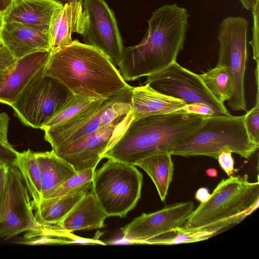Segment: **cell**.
<instances>
[{
    "mask_svg": "<svg viewBox=\"0 0 259 259\" xmlns=\"http://www.w3.org/2000/svg\"><path fill=\"white\" fill-rule=\"evenodd\" d=\"M18 151L12 146H8L0 143V162L7 165H15Z\"/></svg>",
    "mask_w": 259,
    "mask_h": 259,
    "instance_id": "obj_32",
    "label": "cell"
},
{
    "mask_svg": "<svg viewBox=\"0 0 259 259\" xmlns=\"http://www.w3.org/2000/svg\"><path fill=\"white\" fill-rule=\"evenodd\" d=\"M240 116H205L196 130L178 142L170 152L171 155L185 157L205 156L217 160L223 152L228 151L248 159L259 145L248 137Z\"/></svg>",
    "mask_w": 259,
    "mask_h": 259,
    "instance_id": "obj_5",
    "label": "cell"
},
{
    "mask_svg": "<svg viewBox=\"0 0 259 259\" xmlns=\"http://www.w3.org/2000/svg\"><path fill=\"white\" fill-rule=\"evenodd\" d=\"M0 11H1V9H0Z\"/></svg>",
    "mask_w": 259,
    "mask_h": 259,
    "instance_id": "obj_45",
    "label": "cell"
},
{
    "mask_svg": "<svg viewBox=\"0 0 259 259\" xmlns=\"http://www.w3.org/2000/svg\"><path fill=\"white\" fill-rule=\"evenodd\" d=\"M133 87L127 85L106 98L95 100L86 109L63 124L45 130L52 150L67 145L109 125L132 111Z\"/></svg>",
    "mask_w": 259,
    "mask_h": 259,
    "instance_id": "obj_7",
    "label": "cell"
},
{
    "mask_svg": "<svg viewBox=\"0 0 259 259\" xmlns=\"http://www.w3.org/2000/svg\"><path fill=\"white\" fill-rule=\"evenodd\" d=\"M43 73L73 95L93 99L108 97L128 85L105 55L77 40L52 51Z\"/></svg>",
    "mask_w": 259,
    "mask_h": 259,
    "instance_id": "obj_2",
    "label": "cell"
},
{
    "mask_svg": "<svg viewBox=\"0 0 259 259\" xmlns=\"http://www.w3.org/2000/svg\"><path fill=\"white\" fill-rule=\"evenodd\" d=\"M11 0H0V9L3 10L5 9L9 4Z\"/></svg>",
    "mask_w": 259,
    "mask_h": 259,
    "instance_id": "obj_40",
    "label": "cell"
},
{
    "mask_svg": "<svg viewBox=\"0 0 259 259\" xmlns=\"http://www.w3.org/2000/svg\"><path fill=\"white\" fill-rule=\"evenodd\" d=\"M86 23L83 36L84 44L105 55L118 66L124 47L114 14L104 0H82Z\"/></svg>",
    "mask_w": 259,
    "mask_h": 259,
    "instance_id": "obj_12",
    "label": "cell"
},
{
    "mask_svg": "<svg viewBox=\"0 0 259 259\" xmlns=\"http://www.w3.org/2000/svg\"><path fill=\"white\" fill-rule=\"evenodd\" d=\"M217 160L220 167L228 177L232 176L234 171V160L232 153L223 152L218 156Z\"/></svg>",
    "mask_w": 259,
    "mask_h": 259,
    "instance_id": "obj_33",
    "label": "cell"
},
{
    "mask_svg": "<svg viewBox=\"0 0 259 259\" xmlns=\"http://www.w3.org/2000/svg\"><path fill=\"white\" fill-rule=\"evenodd\" d=\"M189 14L177 4H165L152 13L147 30L137 45L124 49L118 65L125 81L148 76L176 62L184 49Z\"/></svg>",
    "mask_w": 259,
    "mask_h": 259,
    "instance_id": "obj_1",
    "label": "cell"
},
{
    "mask_svg": "<svg viewBox=\"0 0 259 259\" xmlns=\"http://www.w3.org/2000/svg\"><path fill=\"white\" fill-rule=\"evenodd\" d=\"M35 155L42 174V200L48 198L76 171L69 163L58 156L53 150L35 152Z\"/></svg>",
    "mask_w": 259,
    "mask_h": 259,
    "instance_id": "obj_21",
    "label": "cell"
},
{
    "mask_svg": "<svg viewBox=\"0 0 259 259\" xmlns=\"http://www.w3.org/2000/svg\"><path fill=\"white\" fill-rule=\"evenodd\" d=\"M85 23L82 0H68L57 8L49 26L52 52L70 44L73 33L82 35Z\"/></svg>",
    "mask_w": 259,
    "mask_h": 259,
    "instance_id": "obj_18",
    "label": "cell"
},
{
    "mask_svg": "<svg viewBox=\"0 0 259 259\" xmlns=\"http://www.w3.org/2000/svg\"><path fill=\"white\" fill-rule=\"evenodd\" d=\"M205 116L172 113L132 118L103 158L135 165L150 155L170 153L178 142L201 125Z\"/></svg>",
    "mask_w": 259,
    "mask_h": 259,
    "instance_id": "obj_3",
    "label": "cell"
},
{
    "mask_svg": "<svg viewBox=\"0 0 259 259\" xmlns=\"http://www.w3.org/2000/svg\"><path fill=\"white\" fill-rule=\"evenodd\" d=\"M17 60L4 46L0 49V73L6 74Z\"/></svg>",
    "mask_w": 259,
    "mask_h": 259,
    "instance_id": "obj_34",
    "label": "cell"
},
{
    "mask_svg": "<svg viewBox=\"0 0 259 259\" xmlns=\"http://www.w3.org/2000/svg\"><path fill=\"white\" fill-rule=\"evenodd\" d=\"M0 23H1V22H0Z\"/></svg>",
    "mask_w": 259,
    "mask_h": 259,
    "instance_id": "obj_46",
    "label": "cell"
},
{
    "mask_svg": "<svg viewBox=\"0 0 259 259\" xmlns=\"http://www.w3.org/2000/svg\"><path fill=\"white\" fill-rule=\"evenodd\" d=\"M43 70L31 79L11 106L24 125L41 130L73 95L57 80L45 75Z\"/></svg>",
    "mask_w": 259,
    "mask_h": 259,
    "instance_id": "obj_8",
    "label": "cell"
},
{
    "mask_svg": "<svg viewBox=\"0 0 259 259\" xmlns=\"http://www.w3.org/2000/svg\"><path fill=\"white\" fill-rule=\"evenodd\" d=\"M142 168L150 177L161 201L164 202L172 181L174 164L171 155L163 152L150 155L135 164Z\"/></svg>",
    "mask_w": 259,
    "mask_h": 259,
    "instance_id": "obj_22",
    "label": "cell"
},
{
    "mask_svg": "<svg viewBox=\"0 0 259 259\" xmlns=\"http://www.w3.org/2000/svg\"><path fill=\"white\" fill-rule=\"evenodd\" d=\"M194 209L192 201L175 203L151 213H143L121 228L127 241L145 243L173 229L182 227Z\"/></svg>",
    "mask_w": 259,
    "mask_h": 259,
    "instance_id": "obj_14",
    "label": "cell"
},
{
    "mask_svg": "<svg viewBox=\"0 0 259 259\" xmlns=\"http://www.w3.org/2000/svg\"><path fill=\"white\" fill-rule=\"evenodd\" d=\"M248 22L241 16H229L220 24V47L217 65L226 67L232 82V93L227 104L234 111H246L244 79L247 61Z\"/></svg>",
    "mask_w": 259,
    "mask_h": 259,
    "instance_id": "obj_9",
    "label": "cell"
},
{
    "mask_svg": "<svg viewBox=\"0 0 259 259\" xmlns=\"http://www.w3.org/2000/svg\"><path fill=\"white\" fill-rule=\"evenodd\" d=\"M95 170L89 168L76 172L55 190L48 198L71 195L83 190H91Z\"/></svg>",
    "mask_w": 259,
    "mask_h": 259,
    "instance_id": "obj_28",
    "label": "cell"
},
{
    "mask_svg": "<svg viewBox=\"0 0 259 259\" xmlns=\"http://www.w3.org/2000/svg\"><path fill=\"white\" fill-rule=\"evenodd\" d=\"M244 123L251 141L259 145V89L256 87L254 106L244 114Z\"/></svg>",
    "mask_w": 259,
    "mask_h": 259,
    "instance_id": "obj_29",
    "label": "cell"
},
{
    "mask_svg": "<svg viewBox=\"0 0 259 259\" xmlns=\"http://www.w3.org/2000/svg\"><path fill=\"white\" fill-rule=\"evenodd\" d=\"M145 84L168 96L180 99L186 104L204 103L219 115H230L224 103L210 93L199 74L176 62L163 70L147 76Z\"/></svg>",
    "mask_w": 259,
    "mask_h": 259,
    "instance_id": "obj_10",
    "label": "cell"
},
{
    "mask_svg": "<svg viewBox=\"0 0 259 259\" xmlns=\"http://www.w3.org/2000/svg\"><path fill=\"white\" fill-rule=\"evenodd\" d=\"M40 226L33 213L30 196L15 165H7L5 191L0 208V238L9 239Z\"/></svg>",
    "mask_w": 259,
    "mask_h": 259,
    "instance_id": "obj_11",
    "label": "cell"
},
{
    "mask_svg": "<svg viewBox=\"0 0 259 259\" xmlns=\"http://www.w3.org/2000/svg\"><path fill=\"white\" fill-rule=\"evenodd\" d=\"M143 183L135 165L108 159L95 170L92 191L108 217L123 218L136 206Z\"/></svg>",
    "mask_w": 259,
    "mask_h": 259,
    "instance_id": "obj_6",
    "label": "cell"
},
{
    "mask_svg": "<svg viewBox=\"0 0 259 259\" xmlns=\"http://www.w3.org/2000/svg\"><path fill=\"white\" fill-rule=\"evenodd\" d=\"M51 53L38 52L17 60L0 81V103L11 106L31 79L44 69Z\"/></svg>",
    "mask_w": 259,
    "mask_h": 259,
    "instance_id": "obj_16",
    "label": "cell"
},
{
    "mask_svg": "<svg viewBox=\"0 0 259 259\" xmlns=\"http://www.w3.org/2000/svg\"><path fill=\"white\" fill-rule=\"evenodd\" d=\"M206 175L211 178H215L218 176V171L214 168H209L205 170Z\"/></svg>",
    "mask_w": 259,
    "mask_h": 259,
    "instance_id": "obj_39",
    "label": "cell"
},
{
    "mask_svg": "<svg viewBox=\"0 0 259 259\" xmlns=\"http://www.w3.org/2000/svg\"><path fill=\"white\" fill-rule=\"evenodd\" d=\"M176 113L193 114L204 116L219 115L208 105L202 103L186 104Z\"/></svg>",
    "mask_w": 259,
    "mask_h": 259,
    "instance_id": "obj_30",
    "label": "cell"
},
{
    "mask_svg": "<svg viewBox=\"0 0 259 259\" xmlns=\"http://www.w3.org/2000/svg\"><path fill=\"white\" fill-rule=\"evenodd\" d=\"M90 191L83 190L71 195L42 199L35 209L37 222L43 226L57 224Z\"/></svg>",
    "mask_w": 259,
    "mask_h": 259,
    "instance_id": "obj_23",
    "label": "cell"
},
{
    "mask_svg": "<svg viewBox=\"0 0 259 259\" xmlns=\"http://www.w3.org/2000/svg\"><path fill=\"white\" fill-rule=\"evenodd\" d=\"M132 118V111L121 115L96 132L53 150L69 163L76 172L96 168L104 152Z\"/></svg>",
    "mask_w": 259,
    "mask_h": 259,
    "instance_id": "obj_13",
    "label": "cell"
},
{
    "mask_svg": "<svg viewBox=\"0 0 259 259\" xmlns=\"http://www.w3.org/2000/svg\"><path fill=\"white\" fill-rule=\"evenodd\" d=\"M214 234L199 230L185 229L183 227L171 230L153 238L145 243L157 245H173L194 243L208 239Z\"/></svg>",
    "mask_w": 259,
    "mask_h": 259,
    "instance_id": "obj_26",
    "label": "cell"
},
{
    "mask_svg": "<svg viewBox=\"0 0 259 259\" xmlns=\"http://www.w3.org/2000/svg\"><path fill=\"white\" fill-rule=\"evenodd\" d=\"M199 75L218 101L224 103L230 99L232 93V82L226 67L217 64L214 68Z\"/></svg>",
    "mask_w": 259,
    "mask_h": 259,
    "instance_id": "obj_25",
    "label": "cell"
},
{
    "mask_svg": "<svg viewBox=\"0 0 259 259\" xmlns=\"http://www.w3.org/2000/svg\"><path fill=\"white\" fill-rule=\"evenodd\" d=\"M4 164V163H2L0 162V165H1V164Z\"/></svg>",
    "mask_w": 259,
    "mask_h": 259,
    "instance_id": "obj_44",
    "label": "cell"
},
{
    "mask_svg": "<svg viewBox=\"0 0 259 259\" xmlns=\"http://www.w3.org/2000/svg\"><path fill=\"white\" fill-rule=\"evenodd\" d=\"M62 5L57 0H11L2 10L0 21L49 28L55 11Z\"/></svg>",
    "mask_w": 259,
    "mask_h": 259,
    "instance_id": "obj_19",
    "label": "cell"
},
{
    "mask_svg": "<svg viewBox=\"0 0 259 259\" xmlns=\"http://www.w3.org/2000/svg\"><path fill=\"white\" fill-rule=\"evenodd\" d=\"M7 165L2 164L0 165V208L4 196L6 179Z\"/></svg>",
    "mask_w": 259,
    "mask_h": 259,
    "instance_id": "obj_36",
    "label": "cell"
},
{
    "mask_svg": "<svg viewBox=\"0 0 259 259\" xmlns=\"http://www.w3.org/2000/svg\"><path fill=\"white\" fill-rule=\"evenodd\" d=\"M107 217L91 190L61 222L53 225H41L39 230L48 232L71 233L100 229L105 226L104 221Z\"/></svg>",
    "mask_w": 259,
    "mask_h": 259,
    "instance_id": "obj_17",
    "label": "cell"
},
{
    "mask_svg": "<svg viewBox=\"0 0 259 259\" xmlns=\"http://www.w3.org/2000/svg\"><path fill=\"white\" fill-rule=\"evenodd\" d=\"M210 196V194L209 193L208 189L205 187L198 189L195 195V199L200 203H203L207 201Z\"/></svg>",
    "mask_w": 259,
    "mask_h": 259,
    "instance_id": "obj_37",
    "label": "cell"
},
{
    "mask_svg": "<svg viewBox=\"0 0 259 259\" xmlns=\"http://www.w3.org/2000/svg\"><path fill=\"white\" fill-rule=\"evenodd\" d=\"M242 6L247 10H250L257 3L259 0H240Z\"/></svg>",
    "mask_w": 259,
    "mask_h": 259,
    "instance_id": "obj_38",
    "label": "cell"
},
{
    "mask_svg": "<svg viewBox=\"0 0 259 259\" xmlns=\"http://www.w3.org/2000/svg\"><path fill=\"white\" fill-rule=\"evenodd\" d=\"M96 99H97L73 95L65 106L41 130L45 131L67 122L86 109Z\"/></svg>",
    "mask_w": 259,
    "mask_h": 259,
    "instance_id": "obj_27",
    "label": "cell"
},
{
    "mask_svg": "<svg viewBox=\"0 0 259 259\" xmlns=\"http://www.w3.org/2000/svg\"><path fill=\"white\" fill-rule=\"evenodd\" d=\"M0 37L16 60L36 52L51 51L47 27L15 21L2 22Z\"/></svg>",
    "mask_w": 259,
    "mask_h": 259,
    "instance_id": "obj_15",
    "label": "cell"
},
{
    "mask_svg": "<svg viewBox=\"0 0 259 259\" xmlns=\"http://www.w3.org/2000/svg\"><path fill=\"white\" fill-rule=\"evenodd\" d=\"M10 117L7 113L0 112V143L11 146L8 139V126Z\"/></svg>",
    "mask_w": 259,
    "mask_h": 259,
    "instance_id": "obj_35",
    "label": "cell"
},
{
    "mask_svg": "<svg viewBox=\"0 0 259 259\" xmlns=\"http://www.w3.org/2000/svg\"><path fill=\"white\" fill-rule=\"evenodd\" d=\"M258 4L257 3L251 10L253 17L252 39L249 42L253 51V59L256 62L258 59Z\"/></svg>",
    "mask_w": 259,
    "mask_h": 259,
    "instance_id": "obj_31",
    "label": "cell"
},
{
    "mask_svg": "<svg viewBox=\"0 0 259 259\" xmlns=\"http://www.w3.org/2000/svg\"><path fill=\"white\" fill-rule=\"evenodd\" d=\"M6 74L0 73V81L2 80V79L3 78L4 76H5Z\"/></svg>",
    "mask_w": 259,
    "mask_h": 259,
    "instance_id": "obj_41",
    "label": "cell"
},
{
    "mask_svg": "<svg viewBox=\"0 0 259 259\" xmlns=\"http://www.w3.org/2000/svg\"><path fill=\"white\" fill-rule=\"evenodd\" d=\"M1 11H0V17H1Z\"/></svg>",
    "mask_w": 259,
    "mask_h": 259,
    "instance_id": "obj_43",
    "label": "cell"
},
{
    "mask_svg": "<svg viewBox=\"0 0 259 259\" xmlns=\"http://www.w3.org/2000/svg\"><path fill=\"white\" fill-rule=\"evenodd\" d=\"M259 183L250 182L248 175L223 179L208 200L194 209L182 226L215 235L240 223L258 207Z\"/></svg>",
    "mask_w": 259,
    "mask_h": 259,
    "instance_id": "obj_4",
    "label": "cell"
},
{
    "mask_svg": "<svg viewBox=\"0 0 259 259\" xmlns=\"http://www.w3.org/2000/svg\"><path fill=\"white\" fill-rule=\"evenodd\" d=\"M16 166L20 171L35 209L41 200L42 174L35 152L28 149L18 152Z\"/></svg>",
    "mask_w": 259,
    "mask_h": 259,
    "instance_id": "obj_24",
    "label": "cell"
},
{
    "mask_svg": "<svg viewBox=\"0 0 259 259\" xmlns=\"http://www.w3.org/2000/svg\"><path fill=\"white\" fill-rule=\"evenodd\" d=\"M4 47V45L3 44V42L1 40V37H0V49Z\"/></svg>",
    "mask_w": 259,
    "mask_h": 259,
    "instance_id": "obj_42",
    "label": "cell"
},
{
    "mask_svg": "<svg viewBox=\"0 0 259 259\" xmlns=\"http://www.w3.org/2000/svg\"><path fill=\"white\" fill-rule=\"evenodd\" d=\"M186 104L180 99L165 95L145 84L133 88L132 118L176 113Z\"/></svg>",
    "mask_w": 259,
    "mask_h": 259,
    "instance_id": "obj_20",
    "label": "cell"
}]
</instances>
